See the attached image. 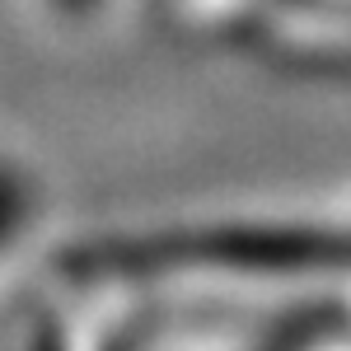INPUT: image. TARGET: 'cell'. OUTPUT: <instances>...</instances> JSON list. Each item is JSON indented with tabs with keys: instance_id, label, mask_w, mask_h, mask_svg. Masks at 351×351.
<instances>
[{
	"instance_id": "cell-1",
	"label": "cell",
	"mask_w": 351,
	"mask_h": 351,
	"mask_svg": "<svg viewBox=\"0 0 351 351\" xmlns=\"http://www.w3.org/2000/svg\"><path fill=\"white\" fill-rule=\"evenodd\" d=\"M75 5H80V0H75ZM89 5H94V0H89Z\"/></svg>"
}]
</instances>
